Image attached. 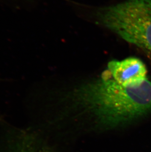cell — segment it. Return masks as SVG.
I'll return each mask as SVG.
<instances>
[{
  "instance_id": "6da1fadb",
  "label": "cell",
  "mask_w": 151,
  "mask_h": 152,
  "mask_svg": "<svg viewBox=\"0 0 151 152\" xmlns=\"http://www.w3.org/2000/svg\"><path fill=\"white\" fill-rule=\"evenodd\" d=\"M77 99L108 127L121 126L151 110V82L125 86L116 82L107 71L100 79L86 84L76 91Z\"/></svg>"
},
{
  "instance_id": "7a4b0ae2",
  "label": "cell",
  "mask_w": 151,
  "mask_h": 152,
  "mask_svg": "<svg viewBox=\"0 0 151 152\" xmlns=\"http://www.w3.org/2000/svg\"><path fill=\"white\" fill-rule=\"evenodd\" d=\"M100 24L151 57V0H127L101 9Z\"/></svg>"
},
{
  "instance_id": "3957f363",
  "label": "cell",
  "mask_w": 151,
  "mask_h": 152,
  "mask_svg": "<svg viewBox=\"0 0 151 152\" xmlns=\"http://www.w3.org/2000/svg\"><path fill=\"white\" fill-rule=\"evenodd\" d=\"M106 71L116 82L125 86L138 85L147 78L145 66L136 58L111 61L108 63Z\"/></svg>"
}]
</instances>
